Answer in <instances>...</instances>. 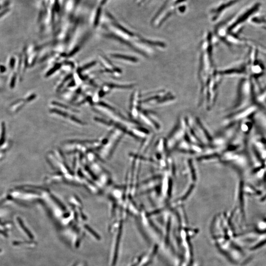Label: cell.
<instances>
[{"label":"cell","instance_id":"obj_1","mask_svg":"<svg viewBox=\"0 0 266 266\" xmlns=\"http://www.w3.org/2000/svg\"><path fill=\"white\" fill-rule=\"evenodd\" d=\"M259 6H260V5L259 4H257L255 6L253 7L251 9L249 10L248 11L246 12L244 15H242L241 17H240V18L238 19V20L237 21L236 23L234 24L233 27L235 26V25H237V24L242 22L243 21H245L246 19H247L249 16H250L253 12H255L259 8Z\"/></svg>","mask_w":266,"mask_h":266},{"label":"cell","instance_id":"obj_2","mask_svg":"<svg viewBox=\"0 0 266 266\" xmlns=\"http://www.w3.org/2000/svg\"><path fill=\"white\" fill-rule=\"evenodd\" d=\"M18 221L19 222V224H20V226L21 227L22 229H23V230L26 233L27 235H28V236L31 239H33V236L32 234L30 233V232L27 229L26 227L25 226H24V224H23V222L21 220V219H20L19 218H18Z\"/></svg>","mask_w":266,"mask_h":266}]
</instances>
